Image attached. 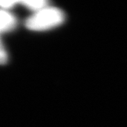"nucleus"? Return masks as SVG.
<instances>
[{
    "label": "nucleus",
    "instance_id": "nucleus-1",
    "mask_svg": "<svg viewBox=\"0 0 127 127\" xmlns=\"http://www.w3.org/2000/svg\"><path fill=\"white\" fill-rule=\"evenodd\" d=\"M64 21V14L61 10L46 7L28 17L26 21V27L31 31H46L61 25Z\"/></svg>",
    "mask_w": 127,
    "mask_h": 127
},
{
    "label": "nucleus",
    "instance_id": "nucleus-3",
    "mask_svg": "<svg viewBox=\"0 0 127 127\" xmlns=\"http://www.w3.org/2000/svg\"><path fill=\"white\" fill-rule=\"evenodd\" d=\"M20 3L23 4L25 7H27V8L32 10V11L36 12L46 7L48 2L46 1H44V0H30V1L20 2Z\"/></svg>",
    "mask_w": 127,
    "mask_h": 127
},
{
    "label": "nucleus",
    "instance_id": "nucleus-4",
    "mask_svg": "<svg viewBox=\"0 0 127 127\" xmlns=\"http://www.w3.org/2000/svg\"><path fill=\"white\" fill-rule=\"evenodd\" d=\"M7 59H8V57H7V51L3 45H2L1 40H0V64H4L7 61Z\"/></svg>",
    "mask_w": 127,
    "mask_h": 127
},
{
    "label": "nucleus",
    "instance_id": "nucleus-2",
    "mask_svg": "<svg viewBox=\"0 0 127 127\" xmlns=\"http://www.w3.org/2000/svg\"><path fill=\"white\" fill-rule=\"evenodd\" d=\"M16 26V19L7 10L0 9V33L11 31Z\"/></svg>",
    "mask_w": 127,
    "mask_h": 127
},
{
    "label": "nucleus",
    "instance_id": "nucleus-5",
    "mask_svg": "<svg viewBox=\"0 0 127 127\" xmlns=\"http://www.w3.org/2000/svg\"><path fill=\"white\" fill-rule=\"evenodd\" d=\"M17 3H19V2L12 1V0H10V1H2V0H1V1H0V7L3 10H7L15 6Z\"/></svg>",
    "mask_w": 127,
    "mask_h": 127
}]
</instances>
